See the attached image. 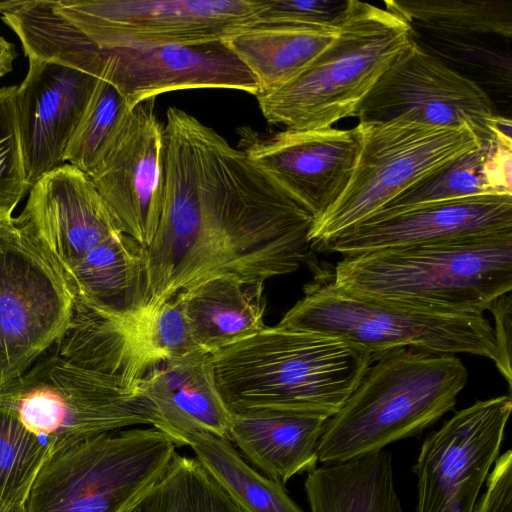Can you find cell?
Returning a JSON list of instances; mask_svg holds the SVG:
<instances>
[{
    "label": "cell",
    "instance_id": "obj_7",
    "mask_svg": "<svg viewBox=\"0 0 512 512\" xmlns=\"http://www.w3.org/2000/svg\"><path fill=\"white\" fill-rule=\"evenodd\" d=\"M360 148L338 199L308 233L311 248L324 249L370 218L405 190L482 141L468 126L440 127L408 120L359 122Z\"/></svg>",
    "mask_w": 512,
    "mask_h": 512
},
{
    "label": "cell",
    "instance_id": "obj_39",
    "mask_svg": "<svg viewBox=\"0 0 512 512\" xmlns=\"http://www.w3.org/2000/svg\"><path fill=\"white\" fill-rule=\"evenodd\" d=\"M0 512H27L26 504L8 503L0 499Z\"/></svg>",
    "mask_w": 512,
    "mask_h": 512
},
{
    "label": "cell",
    "instance_id": "obj_16",
    "mask_svg": "<svg viewBox=\"0 0 512 512\" xmlns=\"http://www.w3.org/2000/svg\"><path fill=\"white\" fill-rule=\"evenodd\" d=\"M238 134V148L286 187L315 219L345 189L360 148L357 125L272 134L243 127Z\"/></svg>",
    "mask_w": 512,
    "mask_h": 512
},
{
    "label": "cell",
    "instance_id": "obj_8",
    "mask_svg": "<svg viewBox=\"0 0 512 512\" xmlns=\"http://www.w3.org/2000/svg\"><path fill=\"white\" fill-rule=\"evenodd\" d=\"M176 447L150 426L101 433L59 450L40 469L27 512H122L165 473Z\"/></svg>",
    "mask_w": 512,
    "mask_h": 512
},
{
    "label": "cell",
    "instance_id": "obj_32",
    "mask_svg": "<svg viewBox=\"0 0 512 512\" xmlns=\"http://www.w3.org/2000/svg\"><path fill=\"white\" fill-rule=\"evenodd\" d=\"M48 457L41 440L0 402V499L26 504Z\"/></svg>",
    "mask_w": 512,
    "mask_h": 512
},
{
    "label": "cell",
    "instance_id": "obj_18",
    "mask_svg": "<svg viewBox=\"0 0 512 512\" xmlns=\"http://www.w3.org/2000/svg\"><path fill=\"white\" fill-rule=\"evenodd\" d=\"M512 233V195L423 204L351 227L325 249L344 256Z\"/></svg>",
    "mask_w": 512,
    "mask_h": 512
},
{
    "label": "cell",
    "instance_id": "obj_17",
    "mask_svg": "<svg viewBox=\"0 0 512 512\" xmlns=\"http://www.w3.org/2000/svg\"><path fill=\"white\" fill-rule=\"evenodd\" d=\"M104 48L102 77L130 108L175 90L220 88L254 96V75L225 41L197 45Z\"/></svg>",
    "mask_w": 512,
    "mask_h": 512
},
{
    "label": "cell",
    "instance_id": "obj_11",
    "mask_svg": "<svg viewBox=\"0 0 512 512\" xmlns=\"http://www.w3.org/2000/svg\"><path fill=\"white\" fill-rule=\"evenodd\" d=\"M55 354L79 367L136 388L166 361L198 349L174 298L161 306L105 309L73 298Z\"/></svg>",
    "mask_w": 512,
    "mask_h": 512
},
{
    "label": "cell",
    "instance_id": "obj_19",
    "mask_svg": "<svg viewBox=\"0 0 512 512\" xmlns=\"http://www.w3.org/2000/svg\"><path fill=\"white\" fill-rule=\"evenodd\" d=\"M16 95L19 139L28 186L65 164L68 143L98 78L29 57Z\"/></svg>",
    "mask_w": 512,
    "mask_h": 512
},
{
    "label": "cell",
    "instance_id": "obj_4",
    "mask_svg": "<svg viewBox=\"0 0 512 512\" xmlns=\"http://www.w3.org/2000/svg\"><path fill=\"white\" fill-rule=\"evenodd\" d=\"M467 379L456 355L413 348L380 354L328 419L318 462L347 461L420 434L454 408Z\"/></svg>",
    "mask_w": 512,
    "mask_h": 512
},
{
    "label": "cell",
    "instance_id": "obj_34",
    "mask_svg": "<svg viewBox=\"0 0 512 512\" xmlns=\"http://www.w3.org/2000/svg\"><path fill=\"white\" fill-rule=\"evenodd\" d=\"M346 3L347 0H264L255 24H333Z\"/></svg>",
    "mask_w": 512,
    "mask_h": 512
},
{
    "label": "cell",
    "instance_id": "obj_30",
    "mask_svg": "<svg viewBox=\"0 0 512 512\" xmlns=\"http://www.w3.org/2000/svg\"><path fill=\"white\" fill-rule=\"evenodd\" d=\"M122 512H245L196 459L175 454L165 473Z\"/></svg>",
    "mask_w": 512,
    "mask_h": 512
},
{
    "label": "cell",
    "instance_id": "obj_20",
    "mask_svg": "<svg viewBox=\"0 0 512 512\" xmlns=\"http://www.w3.org/2000/svg\"><path fill=\"white\" fill-rule=\"evenodd\" d=\"M20 215L63 275L89 250L123 233L91 177L69 163L31 187Z\"/></svg>",
    "mask_w": 512,
    "mask_h": 512
},
{
    "label": "cell",
    "instance_id": "obj_10",
    "mask_svg": "<svg viewBox=\"0 0 512 512\" xmlns=\"http://www.w3.org/2000/svg\"><path fill=\"white\" fill-rule=\"evenodd\" d=\"M72 309L63 273L21 215L0 214V391L55 344Z\"/></svg>",
    "mask_w": 512,
    "mask_h": 512
},
{
    "label": "cell",
    "instance_id": "obj_35",
    "mask_svg": "<svg viewBox=\"0 0 512 512\" xmlns=\"http://www.w3.org/2000/svg\"><path fill=\"white\" fill-rule=\"evenodd\" d=\"M486 489L473 512H512V451L498 456L486 480Z\"/></svg>",
    "mask_w": 512,
    "mask_h": 512
},
{
    "label": "cell",
    "instance_id": "obj_3",
    "mask_svg": "<svg viewBox=\"0 0 512 512\" xmlns=\"http://www.w3.org/2000/svg\"><path fill=\"white\" fill-rule=\"evenodd\" d=\"M332 277L358 298L483 314L512 290V233L344 256Z\"/></svg>",
    "mask_w": 512,
    "mask_h": 512
},
{
    "label": "cell",
    "instance_id": "obj_12",
    "mask_svg": "<svg viewBox=\"0 0 512 512\" xmlns=\"http://www.w3.org/2000/svg\"><path fill=\"white\" fill-rule=\"evenodd\" d=\"M264 0H56L55 10L102 47L224 41L256 23Z\"/></svg>",
    "mask_w": 512,
    "mask_h": 512
},
{
    "label": "cell",
    "instance_id": "obj_13",
    "mask_svg": "<svg viewBox=\"0 0 512 512\" xmlns=\"http://www.w3.org/2000/svg\"><path fill=\"white\" fill-rule=\"evenodd\" d=\"M511 411L509 395L479 400L426 437L412 468L416 512H473Z\"/></svg>",
    "mask_w": 512,
    "mask_h": 512
},
{
    "label": "cell",
    "instance_id": "obj_25",
    "mask_svg": "<svg viewBox=\"0 0 512 512\" xmlns=\"http://www.w3.org/2000/svg\"><path fill=\"white\" fill-rule=\"evenodd\" d=\"M338 32V19L327 25L258 23L224 41L254 75L259 95L296 78L333 42Z\"/></svg>",
    "mask_w": 512,
    "mask_h": 512
},
{
    "label": "cell",
    "instance_id": "obj_33",
    "mask_svg": "<svg viewBox=\"0 0 512 512\" xmlns=\"http://www.w3.org/2000/svg\"><path fill=\"white\" fill-rule=\"evenodd\" d=\"M18 85L0 88V214L13 210L30 191L19 139L16 95Z\"/></svg>",
    "mask_w": 512,
    "mask_h": 512
},
{
    "label": "cell",
    "instance_id": "obj_1",
    "mask_svg": "<svg viewBox=\"0 0 512 512\" xmlns=\"http://www.w3.org/2000/svg\"><path fill=\"white\" fill-rule=\"evenodd\" d=\"M164 128V199L142 306L216 277L264 284L308 260L315 217L286 187L182 109L168 108Z\"/></svg>",
    "mask_w": 512,
    "mask_h": 512
},
{
    "label": "cell",
    "instance_id": "obj_2",
    "mask_svg": "<svg viewBox=\"0 0 512 512\" xmlns=\"http://www.w3.org/2000/svg\"><path fill=\"white\" fill-rule=\"evenodd\" d=\"M211 362L219 392L232 413L282 411L332 417L373 358L336 336L267 326L211 353Z\"/></svg>",
    "mask_w": 512,
    "mask_h": 512
},
{
    "label": "cell",
    "instance_id": "obj_24",
    "mask_svg": "<svg viewBox=\"0 0 512 512\" xmlns=\"http://www.w3.org/2000/svg\"><path fill=\"white\" fill-rule=\"evenodd\" d=\"M173 298L181 309L193 343L210 354L267 327L264 284L216 277L183 290Z\"/></svg>",
    "mask_w": 512,
    "mask_h": 512
},
{
    "label": "cell",
    "instance_id": "obj_37",
    "mask_svg": "<svg viewBox=\"0 0 512 512\" xmlns=\"http://www.w3.org/2000/svg\"><path fill=\"white\" fill-rule=\"evenodd\" d=\"M491 138L509 148H512L511 120L501 115H493L488 121Z\"/></svg>",
    "mask_w": 512,
    "mask_h": 512
},
{
    "label": "cell",
    "instance_id": "obj_31",
    "mask_svg": "<svg viewBox=\"0 0 512 512\" xmlns=\"http://www.w3.org/2000/svg\"><path fill=\"white\" fill-rule=\"evenodd\" d=\"M131 110L115 86L98 79L68 143L64 161L90 176L102 162Z\"/></svg>",
    "mask_w": 512,
    "mask_h": 512
},
{
    "label": "cell",
    "instance_id": "obj_9",
    "mask_svg": "<svg viewBox=\"0 0 512 512\" xmlns=\"http://www.w3.org/2000/svg\"><path fill=\"white\" fill-rule=\"evenodd\" d=\"M0 402L41 440L49 456L101 433L160 427L156 409L138 387L126 388L55 353L0 391Z\"/></svg>",
    "mask_w": 512,
    "mask_h": 512
},
{
    "label": "cell",
    "instance_id": "obj_38",
    "mask_svg": "<svg viewBox=\"0 0 512 512\" xmlns=\"http://www.w3.org/2000/svg\"><path fill=\"white\" fill-rule=\"evenodd\" d=\"M17 56L14 44L0 36V78L12 70L13 61Z\"/></svg>",
    "mask_w": 512,
    "mask_h": 512
},
{
    "label": "cell",
    "instance_id": "obj_23",
    "mask_svg": "<svg viewBox=\"0 0 512 512\" xmlns=\"http://www.w3.org/2000/svg\"><path fill=\"white\" fill-rule=\"evenodd\" d=\"M329 418L282 411L233 413L227 438L257 470L285 485L317 467V446Z\"/></svg>",
    "mask_w": 512,
    "mask_h": 512
},
{
    "label": "cell",
    "instance_id": "obj_36",
    "mask_svg": "<svg viewBox=\"0 0 512 512\" xmlns=\"http://www.w3.org/2000/svg\"><path fill=\"white\" fill-rule=\"evenodd\" d=\"M511 304V292H509L498 297L489 308L495 319V327H493V330L499 354V364L497 368L508 382L510 388L512 380Z\"/></svg>",
    "mask_w": 512,
    "mask_h": 512
},
{
    "label": "cell",
    "instance_id": "obj_5",
    "mask_svg": "<svg viewBox=\"0 0 512 512\" xmlns=\"http://www.w3.org/2000/svg\"><path fill=\"white\" fill-rule=\"evenodd\" d=\"M338 26L337 37L301 74L256 96L268 123L320 130L355 117L378 79L413 41L401 15L357 0H347Z\"/></svg>",
    "mask_w": 512,
    "mask_h": 512
},
{
    "label": "cell",
    "instance_id": "obj_22",
    "mask_svg": "<svg viewBox=\"0 0 512 512\" xmlns=\"http://www.w3.org/2000/svg\"><path fill=\"white\" fill-rule=\"evenodd\" d=\"M137 387L156 409L159 430L177 447L182 436L196 431L228 439L233 413L217 387L210 353L195 349L172 358Z\"/></svg>",
    "mask_w": 512,
    "mask_h": 512
},
{
    "label": "cell",
    "instance_id": "obj_26",
    "mask_svg": "<svg viewBox=\"0 0 512 512\" xmlns=\"http://www.w3.org/2000/svg\"><path fill=\"white\" fill-rule=\"evenodd\" d=\"M304 489L310 512H404L385 449L322 464L308 473Z\"/></svg>",
    "mask_w": 512,
    "mask_h": 512
},
{
    "label": "cell",
    "instance_id": "obj_29",
    "mask_svg": "<svg viewBox=\"0 0 512 512\" xmlns=\"http://www.w3.org/2000/svg\"><path fill=\"white\" fill-rule=\"evenodd\" d=\"M196 459L245 512H304L284 485L249 466L226 438L196 431L181 437Z\"/></svg>",
    "mask_w": 512,
    "mask_h": 512
},
{
    "label": "cell",
    "instance_id": "obj_15",
    "mask_svg": "<svg viewBox=\"0 0 512 512\" xmlns=\"http://www.w3.org/2000/svg\"><path fill=\"white\" fill-rule=\"evenodd\" d=\"M155 99L132 108L90 175L122 232L146 248L157 232L166 181L165 128L155 113Z\"/></svg>",
    "mask_w": 512,
    "mask_h": 512
},
{
    "label": "cell",
    "instance_id": "obj_6",
    "mask_svg": "<svg viewBox=\"0 0 512 512\" xmlns=\"http://www.w3.org/2000/svg\"><path fill=\"white\" fill-rule=\"evenodd\" d=\"M276 326L339 337L365 349L373 359L394 349L413 348L477 355L499 364L493 326L483 314L358 298L335 286L332 271L319 270Z\"/></svg>",
    "mask_w": 512,
    "mask_h": 512
},
{
    "label": "cell",
    "instance_id": "obj_27",
    "mask_svg": "<svg viewBox=\"0 0 512 512\" xmlns=\"http://www.w3.org/2000/svg\"><path fill=\"white\" fill-rule=\"evenodd\" d=\"M511 163L512 148L494 140L482 141L479 147L443 165L371 217L387 216L433 202L512 195Z\"/></svg>",
    "mask_w": 512,
    "mask_h": 512
},
{
    "label": "cell",
    "instance_id": "obj_21",
    "mask_svg": "<svg viewBox=\"0 0 512 512\" xmlns=\"http://www.w3.org/2000/svg\"><path fill=\"white\" fill-rule=\"evenodd\" d=\"M413 41L450 68L482 67L511 49V0H391Z\"/></svg>",
    "mask_w": 512,
    "mask_h": 512
},
{
    "label": "cell",
    "instance_id": "obj_28",
    "mask_svg": "<svg viewBox=\"0 0 512 512\" xmlns=\"http://www.w3.org/2000/svg\"><path fill=\"white\" fill-rule=\"evenodd\" d=\"M146 247L119 233L89 250L65 275L73 298L105 309L142 306Z\"/></svg>",
    "mask_w": 512,
    "mask_h": 512
},
{
    "label": "cell",
    "instance_id": "obj_14",
    "mask_svg": "<svg viewBox=\"0 0 512 512\" xmlns=\"http://www.w3.org/2000/svg\"><path fill=\"white\" fill-rule=\"evenodd\" d=\"M492 99L475 83L423 51L414 41L378 79L360 104L359 122L408 120L440 127H470L493 140Z\"/></svg>",
    "mask_w": 512,
    "mask_h": 512
}]
</instances>
